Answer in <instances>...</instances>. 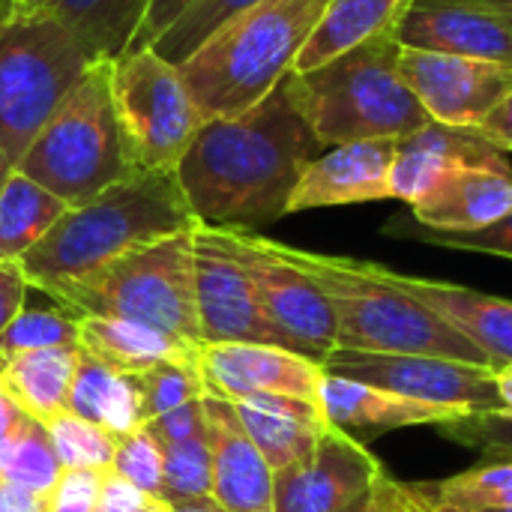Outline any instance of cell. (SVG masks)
Segmentation results:
<instances>
[{
  "label": "cell",
  "instance_id": "51",
  "mask_svg": "<svg viewBox=\"0 0 512 512\" xmlns=\"http://www.w3.org/2000/svg\"><path fill=\"white\" fill-rule=\"evenodd\" d=\"M495 384H498V393H501L504 411H507V414H512V366H507V369H498V372H495Z\"/></svg>",
  "mask_w": 512,
  "mask_h": 512
},
{
  "label": "cell",
  "instance_id": "4",
  "mask_svg": "<svg viewBox=\"0 0 512 512\" xmlns=\"http://www.w3.org/2000/svg\"><path fill=\"white\" fill-rule=\"evenodd\" d=\"M399 48L393 27L318 69L285 78L294 108L324 147L402 141L432 123L399 72Z\"/></svg>",
  "mask_w": 512,
  "mask_h": 512
},
{
  "label": "cell",
  "instance_id": "1",
  "mask_svg": "<svg viewBox=\"0 0 512 512\" xmlns=\"http://www.w3.org/2000/svg\"><path fill=\"white\" fill-rule=\"evenodd\" d=\"M324 150L282 81L255 108L204 120L177 180L201 225L255 231L288 216L303 171Z\"/></svg>",
  "mask_w": 512,
  "mask_h": 512
},
{
  "label": "cell",
  "instance_id": "20",
  "mask_svg": "<svg viewBox=\"0 0 512 512\" xmlns=\"http://www.w3.org/2000/svg\"><path fill=\"white\" fill-rule=\"evenodd\" d=\"M381 273L393 285L417 297L426 309H432L441 321H447L471 345H477L489 357L495 372L512 366V300L492 297V294L453 285V282L408 276L384 264H381Z\"/></svg>",
  "mask_w": 512,
  "mask_h": 512
},
{
  "label": "cell",
  "instance_id": "50",
  "mask_svg": "<svg viewBox=\"0 0 512 512\" xmlns=\"http://www.w3.org/2000/svg\"><path fill=\"white\" fill-rule=\"evenodd\" d=\"M168 512H225L213 498H195V501H180V504H171Z\"/></svg>",
  "mask_w": 512,
  "mask_h": 512
},
{
  "label": "cell",
  "instance_id": "6",
  "mask_svg": "<svg viewBox=\"0 0 512 512\" xmlns=\"http://www.w3.org/2000/svg\"><path fill=\"white\" fill-rule=\"evenodd\" d=\"M15 168L69 207L87 204L114 183L138 174L114 108L111 60L87 69Z\"/></svg>",
  "mask_w": 512,
  "mask_h": 512
},
{
  "label": "cell",
  "instance_id": "35",
  "mask_svg": "<svg viewBox=\"0 0 512 512\" xmlns=\"http://www.w3.org/2000/svg\"><path fill=\"white\" fill-rule=\"evenodd\" d=\"M162 459H165L168 504L213 498V450L207 432L177 444H165Z\"/></svg>",
  "mask_w": 512,
  "mask_h": 512
},
{
  "label": "cell",
  "instance_id": "9",
  "mask_svg": "<svg viewBox=\"0 0 512 512\" xmlns=\"http://www.w3.org/2000/svg\"><path fill=\"white\" fill-rule=\"evenodd\" d=\"M111 93L135 171H177L204 123L180 66L156 48L129 51L111 63Z\"/></svg>",
  "mask_w": 512,
  "mask_h": 512
},
{
  "label": "cell",
  "instance_id": "21",
  "mask_svg": "<svg viewBox=\"0 0 512 512\" xmlns=\"http://www.w3.org/2000/svg\"><path fill=\"white\" fill-rule=\"evenodd\" d=\"M321 408L330 426H336L339 432L357 441H375L393 429H408V426H444L471 414L462 408H444V405L405 399L399 393L348 381V378H336V375L324 378Z\"/></svg>",
  "mask_w": 512,
  "mask_h": 512
},
{
  "label": "cell",
  "instance_id": "13",
  "mask_svg": "<svg viewBox=\"0 0 512 512\" xmlns=\"http://www.w3.org/2000/svg\"><path fill=\"white\" fill-rule=\"evenodd\" d=\"M399 72L429 120L459 129H480L486 117L512 96V66L399 48Z\"/></svg>",
  "mask_w": 512,
  "mask_h": 512
},
{
  "label": "cell",
  "instance_id": "14",
  "mask_svg": "<svg viewBox=\"0 0 512 512\" xmlns=\"http://www.w3.org/2000/svg\"><path fill=\"white\" fill-rule=\"evenodd\" d=\"M381 459L357 438L327 426L315 450L276 474V512H342L384 477Z\"/></svg>",
  "mask_w": 512,
  "mask_h": 512
},
{
  "label": "cell",
  "instance_id": "39",
  "mask_svg": "<svg viewBox=\"0 0 512 512\" xmlns=\"http://www.w3.org/2000/svg\"><path fill=\"white\" fill-rule=\"evenodd\" d=\"M438 429L450 441L480 450L486 459H512V414L507 411H471Z\"/></svg>",
  "mask_w": 512,
  "mask_h": 512
},
{
  "label": "cell",
  "instance_id": "17",
  "mask_svg": "<svg viewBox=\"0 0 512 512\" xmlns=\"http://www.w3.org/2000/svg\"><path fill=\"white\" fill-rule=\"evenodd\" d=\"M399 141H351L327 147L303 171L291 204V213L387 201L390 195V168L396 159Z\"/></svg>",
  "mask_w": 512,
  "mask_h": 512
},
{
  "label": "cell",
  "instance_id": "12",
  "mask_svg": "<svg viewBox=\"0 0 512 512\" xmlns=\"http://www.w3.org/2000/svg\"><path fill=\"white\" fill-rule=\"evenodd\" d=\"M195 303L201 342H249L288 348L258 300L255 282L225 228H195Z\"/></svg>",
  "mask_w": 512,
  "mask_h": 512
},
{
  "label": "cell",
  "instance_id": "8",
  "mask_svg": "<svg viewBox=\"0 0 512 512\" xmlns=\"http://www.w3.org/2000/svg\"><path fill=\"white\" fill-rule=\"evenodd\" d=\"M195 228L120 255L90 279L63 291L54 303L81 318L132 321L204 345L195 303Z\"/></svg>",
  "mask_w": 512,
  "mask_h": 512
},
{
  "label": "cell",
  "instance_id": "52",
  "mask_svg": "<svg viewBox=\"0 0 512 512\" xmlns=\"http://www.w3.org/2000/svg\"><path fill=\"white\" fill-rule=\"evenodd\" d=\"M48 0H0V18L6 12H18V9H42Z\"/></svg>",
  "mask_w": 512,
  "mask_h": 512
},
{
  "label": "cell",
  "instance_id": "24",
  "mask_svg": "<svg viewBox=\"0 0 512 512\" xmlns=\"http://www.w3.org/2000/svg\"><path fill=\"white\" fill-rule=\"evenodd\" d=\"M78 345L87 354L99 357L102 363H108L126 375H141L159 363H180V360L201 357V345L183 342L177 336H168V333L144 327V324L96 318V315L81 318Z\"/></svg>",
  "mask_w": 512,
  "mask_h": 512
},
{
  "label": "cell",
  "instance_id": "7",
  "mask_svg": "<svg viewBox=\"0 0 512 512\" xmlns=\"http://www.w3.org/2000/svg\"><path fill=\"white\" fill-rule=\"evenodd\" d=\"M93 63L84 42L45 9L0 18V147L12 168Z\"/></svg>",
  "mask_w": 512,
  "mask_h": 512
},
{
  "label": "cell",
  "instance_id": "55",
  "mask_svg": "<svg viewBox=\"0 0 512 512\" xmlns=\"http://www.w3.org/2000/svg\"><path fill=\"white\" fill-rule=\"evenodd\" d=\"M480 512H512V507H495V510H480Z\"/></svg>",
  "mask_w": 512,
  "mask_h": 512
},
{
  "label": "cell",
  "instance_id": "48",
  "mask_svg": "<svg viewBox=\"0 0 512 512\" xmlns=\"http://www.w3.org/2000/svg\"><path fill=\"white\" fill-rule=\"evenodd\" d=\"M0 512H48V495L21 489L0 477Z\"/></svg>",
  "mask_w": 512,
  "mask_h": 512
},
{
  "label": "cell",
  "instance_id": "16",
  "mask_svg": "<svg viewBox=\"0 0 512 512\" xmlns=\"http://www.w3.org/2000/svg\"><path fill=\"white\" fill-rule=\"evenodd\" d=\"M459 168L512 171L507 153L489 144L477 129H459L432 120L399 141L390 168V195L414 207Z\"/></svg>",
  "mask_w": 512,
  "mask_h": 512
},
{
  "label": "cell",
  "instance_id": "36",
  "mask_svg": "<svg viewBox=\"0 0 512 512\" xmlns=\"http://www.w3.org/2000/svg\"><path fill=\"white\" fill-rule=\"evenodd\" d=\"M54 450L60 456L63 468H93V471H108L114 462V447L117 435L63 411L45 423Z\"/></svg>",
  "mask_w": 512,
  "mask_h": 512
},
{
  "label": "cell",
  "instance_id": "44",
  "mask_svg": "<svg viewBox=\"0 0 512 512\" xmlns=\"http://www.w3.org/2000/svg\"><path fill=\"white\" fill-rule=\"evenodd\" d=\"M195 0H153L150 3V12H147V18H144V24L138 27V33H135V39H132V45H129V51H141V48H150L189 6H192ZM126 51V54H129Z\"/></svg>",
  "mask_w": 512,
  "mask_h": 512
},
{
  "label": "cell",
  "instance_id": "34",
  "mask_svg": "<svg viewBox=\"0 0 512 512\" xmlns=\"http://www.w3.org/2000/svg\"><path fill=\"white\" fill-rule=\"evenodd\" d=\"M261 0H195L150 48H156L165 60L180 66L189 54H195L225 21L240 15L243 9Z\"/></svg>",
  "mask_w": 512,
  "mask_h": 512
},
{
  "label": "cell",
  "instance_id": "54",
  "mask_svg": "<svg viewBox=\"0 0 512 512\" xmlns=\"http://www.w3.org/2000/svg\"><path fill=\"white\" fill-rule=\"evenodd\" d=\"M366 507H369V495H363L360 501H354L348 510H342V512H366Z\"/></svg>",
  "mask_w": 512,
  "mask_h": 512
},
{
  "label": "cell",
  "instance_id": "30",
  "mask_svg": "<svg viewBox=\"0 0 512 512\" xmlns=\"http://www.w3.org/2000/svg\"><path fill=\"white\" fill-rule=\"evenodd\" d=\"M435 512H480L512 507V459H483L447 480L414 483Z\"/></svg>",
  "mask_w": 512,
  "mask_h": 512
},
{
  "label": "cell",
  "instance_id": "3",
  "mask_svg": "<svg viewBox=\"0 0 512 512\" xmlns=\"http://www.w3.org/2000/svg\"><path fill=\"white\" fill-rule=\"evenodd\" d=\"M327 3L261 0L225 21L180 63L201 117H237L264 102L294 72Z\"/></svg>",
  "mask_w": 512,
  "mask_h": 512
},
{
  "label": "cell",
  "instance_id": "31",
  "mask_svg": "<svg viewBox=\"0 0 512 512\" xmlns=\"http://www.w3.org/2000/svg\"><path fill=\"white\" fill-rule=\"evenodd\" d=\"M78 336H81V315H75L60 303L48 309H21L15 321L0 333V366L27 351L78 345Z\"/></svg>",
  "mask_w": 512,
  "mask_h": 512
},
{
  "label": "cell",
  "instance_id": "27",
  "mask_svg": "<svg viewBox=\"0 0 512 512\" xmlns=\"http://www.w3.org/2000/svg\"><path fill=\"white\" fill-rule=\"evenodd\" d=\"M81 345L42 348L12 357L0 366V387L39 423L66 411Z\"/></svg>",
  "mask_w": 512,
  "mask_h": 512
},
{
  "label": "cell",
  "instance_id": "45",
  "mask_svg": "<svg viewBox=\"0 0 512 512\" xmlns=\"http://www.w3.org/2000/svg\"><path fill=\"white\" fill-rule=\"evenodd\" d=\"M30 282L21 270V261H0V333L24 309Z\"/></svg>",
  "mask_w": 512,
  "mask_h": 512
},
{
  "label": "cell",
  "instance_id": "29",
  "mask_svg": "<svg viewBox=\"0 0 512 512\" xmlns=\"http://www.w3.org/2000/svg\"><path fill=\"white\" fill-rule=\"evenodd\" d=\"M66 213L63 198L15 168L0 189V261H21Z\"/></svg>",
  "mask_w": 512,
  "mask_h": 512
},
{
  "label": "cell",
  "instance_id": "42",
  "mask_svg": "<svg viewBox=\"0 0 512 512\" xmlns=\"http://www.w3.org/2000/svg\"><path fill=\"white\" fill-rule=\"evenodd\" d=\"M144 429L156 438L159 447L165 444H177V441H186V438H195V435H204L207 432V411H204V399L198 402H189L183 408H174L150 423H144Z\"/></svg>",
  "mask_w": 512,
  "mask_h": 512
},
{
  "label": "cell",
  "instance_id": "49",
  "mask_svg": "<svg viewBox=\"0 0 512 512\" xmlns=\"http://www.w3.org/2000/svg\"><path fill=\"white\" fill-rule=\"evenodd\" d=\"M456 3H471V6H480L492 15H498L507 27L512 30V0H456Z\"/></svg>",
  "mask_w": 512,
  "mask_h": 512
},
{
  "label": "cell",
  "instance_id": "26",
  "mask_svg": "<svg viewBox=\"0 0 512 512\" xmlns=\"http://www.w3.org/2000/svg\"><path fill=\"white\" fill-rule=\"evenodd\" d=\"M66 411L111 435H129L144 426L135 375L117 372L114 366L102 363L84 348L78 354V369Z\"/></svg>",
  "mask_w": 512,
  "mask_h": 512
},
{
  "label": "cell",
  "instance_id": "38",
  "mask_svg": "<svg viewBox=\"0 0 512 512\" xmlns=\"http://www.w3.org/2000/svg\"><path fill=\"white\" fill-rule=\"evenodd\" d=\"M111 471L123 480H129L132 486H138L141 492H147L156 501H165V459H162V447L156 444V438L141 426L129 435H117V447H114V462Z\"/></svg>",
  "mask_w": 512,
  "mask_h": 512
},
{
  "label": "cell",
  "instance_id": "25",
  "mask_svg": "<svg viewBox=\"0 0 512 512\" xmlns=\"http://www.w3.org/2000/svg\"><path fill=\"white\" fill-rule=\"evenodd\" d=\"M411 0H330L321 12L309 42L303 45L294 72L318 69L351 48L375 39L384 30H393L405 15Z\"/></svg>",
  "mask_w": 512,
  "mask_h": 512
},
{
  "label": "cell",
  "instance_id": "5",
  "mask_svg": "<svg viewBox=\"0 0 512 512\" xmlns=\"http://www.w3.org/2000/svg\"><path fill=\"white\" fill-rule=\"evenodd\" d=\"M279 249L327 294L339 324V348L372 354H423L492 369L489 357L477 345H471L417 297L393 285L381 273V264L321 255L285 243H279Z\"/></svg>",
  "mask_w": 512,
  "mask_h": 512
},
{
  "label": "cell",
  "instance_id": "40",
  "mask_svg": "<svg viewBox=\"0 0 512 512\" xmlns=\"http://www.w3.org/2000/svg\"><path fill=\"white\" fill-rule=\"evenodd\" d=\"M102 471L63 468L60 480L48 492V512H93L99 501Z\"/></svg>",
  "mask_w": 512,
  "mask_h": 512
},
{
  "label": "cell",
  "instance_id": "22",
  "mask_svg": "<svg viewBox=\"0 0 512 512\" xmlns=\"http://www.w3.org/2000/svg\"><path fill=\"white\" fill-rule=\"evenodd\" d=\"M512 213V171L459 168L444 177L423 201L411 207V219L429 231H483Z\"/></svg>",
  "mask_w": 512,
  "mask_h": 512
},
{
  "label": "cell",
  "instance_id": "32",
  "mask_svg": "<svg viewBox=\"0 0 512 512\" xmlns=\"http://www.w3.org/2000/svg\"><path fill=\"white\" fill-rule=\"evenodd\" d=\"M135 384H138V396H141V420L144 423L207 396L201 360L159 363V366L135 375Z\"/></svg>",
  "mask_w": 512,
  "mask_h": 512
},
{
  "label": "cell",
  "instance_id": "23",
  "mask_svg": "<svg viewBox=\"0 0 512 512\" xmlns=\"http://www.w3.org/2000/svg\"><path fill=\"white\" fill-rule=\"evenodd\" d=\"M231 405L273 474L303 462L330 426L321 405L294 396H249Z\"/></svg>",
  "mask_w": 512,
  "mask_h": 512
},
{
  "label": "cell",
  "instance_id": "15",
  "mask_svg": "<svg viewBox=\"0 0 512 512\" xmlns=\"http://www.w3.org/2000/svg\"><path fill=\"white\" fill-rule=\"evenodd\" d=\"M201 375L210 396L237 402L249 396H294L321 405L324 363L279 345L213 342L201 345Z\"/></svg>",
  "mask_w": 512,
  "mask_h": 512
},
{
  "label": "cell",
  "instance_id": "33",
  "mask_svg": "<svg viewBox=\"0 0 512 512\" xmlns=\"http://www.w3.org/2000/svg\"><path fill=\"white\" fill-rule=\"evenodd\" d=\"M60 474H63V465H60V456L54 450V441H51L45 423L30 417L24 423L21 435L15 438V444L0 468V477L21 489L48 495L54 489V483L60 480Z\"/></svg>",
  "mask_w": 512,
  "mask_h": 512
},
{
  "label": "cell",
  "instance_id": "56",
  "mask_svg": "<svg viewBox=\"0 0 512 512\" xmlns=\"http://www.w3.org/2000/svg\"><path fill=\"white\" fill-rule=\"evenodd\" d=\"M153 512H168V510H153Z\"/></svg>",
  "mask_w": 512,
  "mask_h": 512
},
{
  "label": "cell",
  "instance_id": "47",
  "mask_svg": "<svg viewBox=\"0 0 512 512\" xmlns=\"http://www.w3.org/2000/svg\"><path fill=\"white\" fill-rule=\"evenodd\" d=\"M489 144H495L498 150L512 153V96H507L489 117L486 123L477 129Z\"/></svg>",
  "mask_w": 512,
  "mask_h": 512
},
{
  "label": "cell",
  "instance_id": "11",
  "mask_svg": "<svg viewBox=\"0 0 512 512\" xmlns=\"http://www.w3.org/2000/svg\"><path fill=\"white\" fill-rule=\"evenodd\" d=\"M327 375L372 384L405 399L462 408V411H504L495 369L471 366L423 354H372L336 348L324 360Z\"/></svg>",
  "mask_w": 512,
  "mask_h": 512
},
{
  "label": "cell",
  "instance_id": "41",
  "mask_svg": "<svg viewBox=\"0 0 512 512\" xmlns=\"http://www.w3.org/2000/svg\"><path fill=\"white\" fill-rule=\"evenodd\" d=\"M153 510H171V504L150 498L147 492H141L138 486H132L129 480L117 477L111 468L102 471V486H99V501L93 512H153Z\"/></svg>",
  "mask_w": 512,
  "mask_h": 512
},
{
  "label": "cell",
  "instance_id": "2",
  "mask_svg": "<svg viewBox=\"0 0 512 512\" xmlns=\"http://www.w3.org/2000/svg\"><path fill=\"white\" fill-rule=\"evenodd\" d=\"M201 225L177 171L132 174L69 213L21 258L30 288L57 300L120 255Z\"/></svg>",
  "mask_w": 512,
  "mask_h": 512
},
{
  "label": "cell",
  "instance_id": "10",
  "mask_svg": "<svg viewBox=\"0 0 512 512\" xmlns=\"http://www.w3.org/2000/svg\"><path fill=\"white\" fill-rule=\"evenodd\" d=\"M231 234L234 249L240 252L264 315L285 339V345L303 357L324 363L339 348V324L327 294L315 285L309 273H303L276 240L261 237L255 231L225 228Z\"/></svg>",
  "mask_w": 512,
  "mask_h": 512
},
{
  "label": "cell",
  "instance_id": "28",
  "mask_svg": "<svg viewBox=\"0 0 512 512\" xmlns=\"http://www.w3.org/2000/svg\"><path fill=\"white\" fill-rule=\"evenodd\" d=\"M153 0H48L42 9L63 21L96 60H120Z\"/></svg>",
  "mask_w": 512,
  "mask_h": 512
},
{
  "label": "cell",
  "instance_id": "46",
  "mask_svg": "<svg viewBox=\"0 0 512 512\" xmlns=\"http://www.w3.org/2000/svg\"><path fill=\"white\" fill-rule=\"evenodd\" d=\"M27 420H30V414L3 390L0 393V468H3V462H6V456H9V450H12L15 438L21 435Z\"/></svg>",
  "mask_w": 512,
  "mask_h": 512
},
{
  "label": "cell",
  "instance_id": "37",
  "mask_svg": "<svg viewBox=\"0 0 512 512\" xmlns=\"http://www.w3.org/2000/svg\"><path fill=\"white\" fill-rule=\"evenodd\" d=\"M387 237H408L420 243H432L441 249H456V252H480V255H495V258H510L512 261V213L501 219L498 225H489L483 231H465V234H450V231H429L417 225L408 213L393 216L384 225Z\"/></svg>",
  "mask_w": 512,
  "mask_h": 512
},
{
  "label": "cell",
  "instance_id": "18",
  "mask_svg": "<svg viewBox=\"0 0 512 512\" xmlns=\"http://www.w3.org/2000/svg\"><path fill=\"white\" fill-rule=\"evenodd\" d=\"M396 36L408 48L512 66V30L498 15L471 3L411 0L396 21Z\"/></svg>",
  "mask_w": 512,
  "mask_h": 512
},
{
  "label": "cell",
  "instance_id": "53",
  "mask_svg": "<svg viewBox=\"0 0 512 512\" xmlns=\"http://www.w3.org/2000/svg\"><path fill=\"white\" fill-rule=\"evenodd\" d=\"M12 171H15V168H12V162L6 159L3 147H0V189H3V183H6V177H9Z\"/></svg>",
  "mask_w": 512,
  "mask_h": 512
},
{
  "label": "cell",
  "instance_id": "43",
  "mask_svg": "<svg viewBox=\"0 0 512 512\" xmlns=\"http://www.w3.org/2000/svg\"><path fill=\"white\" fill-rule=\"evenodd\" d=\"M366 512H435L414 489V483H402L390 474L378 477L369 492Z\"/></svg>",
  "mask_w": 512,
  "mask_h": 512
},
{
  "label": "cell",
  "instance_id": "19",
  "mask_svg": "<svg viewBox=\"0 0 512 512\" xmlns=\"http://www.w3.org/2000/svg\"><path fill=\"white\" fill-rule=\"evenodd\" d=\"M213 450V501L225 512H276V474L228 399L204 396Z\"/></svg>",
  "mask_w": 512,
  "mask_h": 512
}]
</instances>
